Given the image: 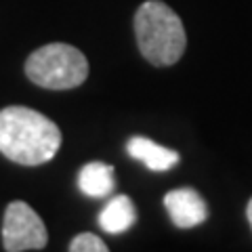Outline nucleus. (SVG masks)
<instances>
[{"label":"nucleus","instance_id":"obj_5","mask_svg":"<svg viewBox=\"0 0 252 252\" xmlns=\"http://www.w3.org/2000/svg\"><path fill=\"white\" fill-rule=\"evenodd\" d=\"M164 208H166L172 225L179 229H191V227H198L208 219L206 202L191 187H181L168 191L164 195Z\"/></svg>","mask_w":252,"mask_h":252},{"label":"nucleus","instance_id":"obj_4","mask_svg":"<svg viewBox=\"0 0 252 252\" xmlns=\"http://www.w3.org/2000/svg\"><path fill=\"white\" fill-rule=\"evenodd\" d=\"M49 242V233L38 212L26 202H11L4 210L2 246L9 252L42 250Z\"/></svg>","mask_w":252,"mask_h":252},{"label":"nucleus","instance_id":"obj_9","mask_svg":"<svg viewBox=\"0 0 252 252\" xmlns=\"http://www.w3.org/2000/svg\"><path fill=\"white\" fill-rule=\"evenodd\" d=\"M69 252H107V244L94 233H80L69 242Z\"/></svg>","mask_w":252,"mask_h":252},{"label":"nucleus","instance_id":"obj_2","mask_svg":"<svg viewBox=\"0 0 252 252\" xmlns=\"http://www.w3.org/2000/svg\"><path fill=\"white\" fill-rule=\"evenodd\" d=\"M135 34L141 55L156 67L175 65L187 46L183 21L160 0H147L137 9Z\"/></svg>","mask_w":252,"mask_h":252},{"label":"nucleus","instance_id":"obj_8","mask_svg":"<svg viewBox=\"0 0 252 252\" xmlns=\"http://www.w3.org/2000/svg\"><path fill=\"white\" fill-rule=\"evenodd\" d=\"M78 187L89 198H105L116 189L114 168L103 162H89L78 175Z\"/></svg>","mask_w":252,"mask_h":252},{"label":"nucleus","instance_id":"obj_10","mask_svg":"<svg viewBox=\"0 0 252 252\" xmlns=\"http://www.w3.org/2000/svg\"><path fill=\"white\" fill-rule=\"evenodd\" d=\"M246 217H248V223H250V227H252V198H250V202H248V208H246Z\"/></svg>","mask_w":252,"mask_h":252},{"label":"nucleus","instance_id":"obj_7","mask_svg":"<svg viewBox=\"0 0 252 252\" xmlns=\"http://www.w3.org/2000/svg\"><path fill=\"white\" fill-rule=\"evenodd\" d=\"M135 220H137V208L128 195H116L114 200L107 202V206L99 215L101 229L112 235L130 229L135 225Z\"/></svg>","mask_w":252,"mask_h":252},{"label":"nucleus","instance_id":"obj_3","mask_svg":"<svg viewBox=\"0 0 252 252\" xmlns=\"http://www.w3.org/2000/svg\"><path fill=\"white\" fill-rule=\"evenodd\" d=\"M26 76L36 86L49 91H69L89 78V61L84 53L65 42H51L26 59Z\"/></svg>","mask_w":252,"mask_h":252},{"label":"nucleus","instance_id":"obj_6","mask_svg":"<svg viewBox=\"0 0 252 252\" xmlns=\"http://www.w3.org/2000/svg\"><path fill=\"white\" fill-rule=\"evenodd\" d=\"M126 152L130 158H135L141 164H145L154 172H166L179 162V154L175 149H168L164 145H158L156 141L145 137H132L126 143Z\"/></svg>","mask_w":252,"mask_h":252},{"label":"nucleus","instance_id":"obj_1","mask_svg":"<svg viewBox=\"0 0 252 252\" xmlns=\"http://www.w3.org/2000/svg\"><path fill=\"white\" fill-rule=\"evenodd\" d=\"M61 147V130L51 118L32 107L0 109V154L15 164L40 166Z\"/></svg>","mask_w":252,"mask_h":252}]
</instances>
